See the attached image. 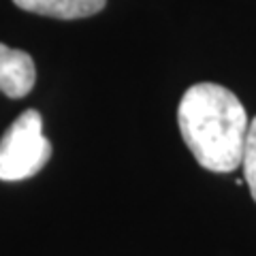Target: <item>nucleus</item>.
Returning a JSON list of instances; mask_svg holds the SVG:
<instances>
[{
  "label": "nucleus",
  "mask_w": 256,
  "mask_h": 256,
  "mask_svg": "<svg viewBox=\"0 0 256 256\" xmlns=\"http://www.w3.org/2000/svg\"><path fill=\"white\" fill-rule=\"evenodd\" d=\"M178 124L184 143L203 169L228 173L242 164L250 120L228 88L210 82L188 88L178 107Z\"/></svg>",
  "instance_id": "nucleus-1"
},
{
  "label": "nucleus",
  "mask_w": 256,
  "mask_h": 256,
  "mask_svg": "<svg viewBox=\"0 0 256 256\" xmlns=\"http://www.w3.org/2000/svg\"><path fill=\"white\" fill-rule=\"evenodd\" d=\"M52 158V143L43 134V118L26 109L0 137V180L22 182L36 175Z\"/></svg>",
  "instance_id": "nucleus-2"
},
{
  "label": "nucleus",
  "mask_w": 256,
  "mask_h": 256,
  "mask_svg": "<svg viewBox=\"0 0 256 256\" xmlns=\"http://www.w3.org/2000/svg\"><path fill=\"white\" fill-rule=\"evenodd\" d=\"M36 82L34 60L26 52L0 43V92L9 98H24Z\"/></svg>",
  "instance_id": "nucleus-3"
},
{
  "label": "nucleus",
  "mask_w": 256,
  "mask_h": 256,
  "mask_svg": "<svg viewBox=\"0 0 256 256\" xmlns=\"http://www.w3.org/2000/svg\"><path fill=\"white\" fill-rule=\"evenodd\" d=\"M24 11L56 20H82L105 9L107 0H13Z\"/></svg>",
  "instance_id": "nucleus-4"
},
{
  "label": "nucleus",
  "mask_w": 256,
  "mask_h": 256,
  "mask_svg": "<svg viewBox=\"0 0 256 256\" xmlns=\"http://www.w3.org/2000/svg\"><path fill=\"white\" fill-rule=\"evenodd\" d=\"M244 180L250 188V194L256 201V118L248 126V134H246V146H244Z\"/></svg>",
  "instance_id": "nucleus-5"
}]
</instances>
